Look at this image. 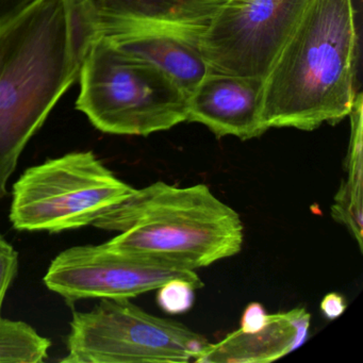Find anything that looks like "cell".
I'll use <instances>...</instances> for the list:
<instances>
[{"instance_id":"obj_1","label":"cell","mask_w":363,"mask_h":363,"mask_svg":"<svg viewBox=\"0 0 363 363\" xmlns=\"http://www.w3.org/2000/svg\"><path fill=\"white\" fill-rule=\"evenodd\" d=\"M97 37L88 0H33L0 24V199Z\"/></svg>"},{"instance_id":"obj_2","label":"cell","mask_w":363,"mask_h":363,"mask_svg":"<svg viewBox=\"0 0 363 363\" xmlns=\"http://www.w3.org/2000/svg\"><path fill=\"white\" fill-rule=\"evenodd\" d=\"M357 57L352 0H309L265 77V129L312 131L350 116Z\"/></svg>"},{"instance_id":"obj_3","label":"cell","mask_w":363,"mask_h":363,"mask_svg":"<svg viewBox=\"0 0 363 363\" xmlns=\"http://www.w3.org/2000/svg\"><path fill=\"white\" fill-rule=\"evenodd\" d=\"M93 226L118 233L106 242L111 247L195 271L239 254L244 241L239 213L206 184L135 189Z\"/></svg>"},{"instance_id":"obj_4","label":"cell","mask_w":363,"mask_h":363,"mask_svg":"<svg viewBox=\"0 0 363 363\" xmlns=\"http://www.w3.org/2000/svg\"><path fill=\"white\" fill-rule=\"evenodd\" d=\"M76 109L101 133L147 137L186 122V91L164 72L99 35L84 59Z\"/></svg>"},{"instance_id":"obj_5","label":"cell","mask_w":363,"mask_h":363,"mask_svg":"<svg viewBox=\"0 0 363 363\" xmlns=\"http://www.w3.org/2000/svg\"><path fill=\"white\" fill-rule=\"evenodd\" d=\"M133 190L94 152H69L21 175L12 191L10 222L16 230L31 233L93 226Z\"/></svg>"},{"instance_id":"obj_6","label":"cell","mask_w":363,"mask_h":363,"mask_svg":"<svg viewBox=\"0 0 363 363\" xmlns=\"http://www.w3.org/2000/svg\"><path fill=\"white\" fill-rule=\"evenodd\" d=\"M67 363H186L209 341L182 323L148 313L130 299L101 298L86 312L74 311Z\"/></svg>"},{"instance_id":"obj_7","label":"cell","mask_w":363,"mask_h":363,"mask_svg":"<svg viewBox=\"0 0 363 363\" xmlns=\"http://www.w3.org/2000/svg\"><path fill=\"white\" fill-rule=\"evenodd\" d=\"M309 0H226L201 37L209 71L265 79Z\"/></svg>"},{"instance_id":"obj_8","label":"cell","mask_w":363,"mask_h":363,"mask_svg":"<svg viewBox=\"0 0 363 363\" xmlns=\"http://www.w3.org/2000/svg\"><path fill=\"white\" fill-rule=\"evenodd\" d=\"M175 278L203 286L195 269L160 259L101 245L74 246L48 267L44 284L67 305L89 298H133Z\"/></svg>"},{"instance_id":"obj_9","label":"cell","mask_w":363,"mask_h":363,"mask_svg":"<svg viewBox=\"0 0 363 363\" xmlns=\"http://www.w3.org/2000/svg\"><path fill=\"white\" fill-rule=\"evenodd\" d=\"M206 27L148 22H111L97 26L118 50L171 76L190 94L209 72L201 54Z\"/></svg>"},{"instance_id":"obj_10","label":"cell","mask_w":363,"mask_h":363,"mask_svg":"<svg viewBox=\"0 0 363 363\" xmlns=\"http://www.w3.org/2000/svg\"><path fill=\"white\" fill-rule=\"evenodd\" d=\"M264 79L209 71L188 96L186 122L218 138L250 140L267 131L262 121Z\"/></svg>"},{"instance_id":"obj_11","label":"cell","mask_w":363,"mask_h":363,"mask_svg":"<svg viewBox=\"0 0 363 363\" xmlns=\"http://www.w3.org/2000/svg\"><path fill=\"white\" fill-rule=\"evenodd\" d=\"M309 326L310 313L303 307L269 314L263 328L254 333L239 328L222 341L208 344L194 362H271L305 343Z\"/></svg>"},{"instance_id":"obj_12","label":"cell","mask_w":363,"mask_h":363,"mask_svg":"<svg viewBox=\"0 0 363 363\" xmlns=\"http://www.w3.org/2000/svg\"><path fill=\"white\" fill-rule=\"evenodd\" d=\"M96 27L148 22L207 27L226 0H88Z\"/></svg>"},{"instance_id":"obj_13","label":"cell","mask_w":363,"mask_h":363,"mask_svg":"<svg viewBox=\"0 0 363 363\" xmlns=\"http://www.w3.org/2000/svg\"><path fill=\"white\" fill-rule=\"evenodd\" d=\"M52 342L23 320L0 318V363H42Z\"/></svg>"},{"instance_id":"obj_14","label":"cell","mask_w":363,"mask_h":363,"mask_svg":"<svg viewBox=\"0 0 363 363\" xmlns=\"http://www.w3.org/2000/svg\"><path fill=\"white\" fill-rule=\"evenodd\" d=\"M362 94L357 93L348 116L352 124V135L348 150L346 184L359 191H362Z\"/></svg>"},{"instance_id":"obj_15","label":"cell","mask_w":363,"mask_h":363,"mask_svg":"<svg viewBox=\"0 0 363 363\" xmlns=\"http://www.w3.org/2000/svg\"><path fill=\"white\" fill-rule=\"evenodd\" d=\"M195 290L191 282L180 278L169 280L158 289L159 307L169 314H182L194 305Z\"/></svg>"},{"instance_id":"obj_16","label":"cell","mask_w":363,"mask_h":363,"mask_svg":"<svg viewBox=\"0 0 363 363\" xmlns=\"http://www.w3.org/2000/svg\"><path fill=\"white\" fill-rule=\"evenodd\" d=\"M18 252L0 235V318L8 290L18 273Z\"/></svg>"},{"instance_id":"obj_17","label":"cell","mask_w":363,"mask_h":363,"mask_svg":"<svg viewBox=\"0 0 363 363\" xmlns=\"http://www.w3.org/2000/svg\"><path fill=\"white\" fill-rule=\"evenodd\" d=\"M269 316V314L267 313V310L260 303H250L242 314L240 329L245 333L259 330L267 325Z\"/></svg>"},{"instance_id":"obj_18","label":"cell","mask_w":363,"mask_h":363,"mask_svg":"<svg viewBox=\"0 0 363 363\" xmlns=\"http://www.w3.org/2000/svg\"><path fill=\"white\" fill-rule=\"evenodd\" d=\"M320 308L327 320H333L343 314L347 305H346L345 298L341 294L331 292L325 295L324 298L320 301Z\"/></svg>"},{"instance_id":"obj_19","label":"cell","mask_w":363,"mask_h":363,"mask_svg":"<svg viewBox=\"0 0 363 363\" xmlns=\"http://www.w3.org/2000/svg\"><path fill=\"white\" fill-rule=\"evenodd\" d=\"M33 0H0V24L22 11Z\"/></svg>"}]
</instances>
